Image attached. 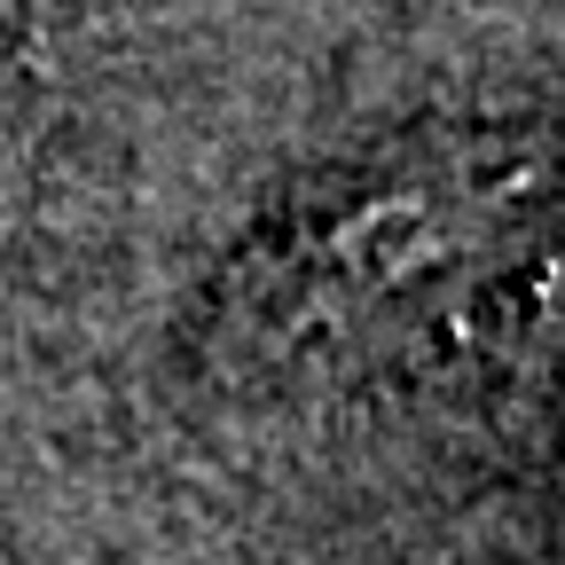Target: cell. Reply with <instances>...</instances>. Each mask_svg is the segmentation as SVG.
<instances>
[{
    "instance_id": "2",
    "label": "cell",
    "mask_w": 565,
    "mask_h": 565,
    "mask_svg": "<svg viewBox=\"0 0 565 565\" xmlns=\"http://www.w3.org/2000/svg\"><path fill=\"white\" fill-rule=\"evenodd\" d=\"M17 221H24V141H17L9 118H0V244H9Z\"/></svg>"
},
{
    "instance_id": "1",
    "label": "cell",
    "mask_w": 565,
    "mask_h": 565,
    "mask_svg": "<svg viewBox=\"0 0 565 565\" xmlns=\"http://www.w3.org/2000/svg\"><path fill=\"white\" fill-rule=\"evenodd\" d=\"M519 196L526 173L487 181V158H345L291 189L282 212H267V228L236 252L212 307H228V330L244 345L291 353L299 338H330L463 267L487 221Z\"/></svg>"
}]
</instances>
